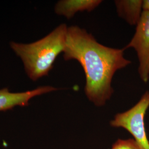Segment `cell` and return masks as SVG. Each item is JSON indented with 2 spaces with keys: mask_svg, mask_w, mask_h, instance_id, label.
<instances>
[{
  "mask_svg": "<svg viewBox=\"0 0 149 149\" xmlns=\"http://www.w3.org/2000/svg\"><path fill=\"white\" fill-rule=\"evenodd\" d=\"M124 50L99 43L85 28L68 27L64 60H76L82 66L85 76L86 96L96 107L104 106L111 98L114 74L132 63L125 58Z\"/></svg>",
  "mask_w": 149,
  "mask_h": 149,
  "instance_id": "6da1fadb",
  "label": "cell"
},
{
  "mask_svg": "<svg viewBox=\"0 0 149 149\" xmlns=\"http://www.w3.org/2000/svg\"><path fill=\"white\" fill-rule=\"evenodd\" d=\"M68 26L63 23L37 41L23 44L12 42L10 47L23 61L26 72L33 81L48 76L59 54L64 52Z\"/></svg>",
  "mask_w": 149,
  "mask_h": 149,
  "instance_id": "7a4b0ae2",
  "label": "cell"
},
{
  "mask_svg": "<svg viewBox=\"0 0 149 149\" xmlns=\"http://www.w3.org/2000/svg\"><path fill=\"white\" fill-rule=\"evenodd\" d=\"M149 108V91H146L133 107L119 113L110 122L114 128H122L128 131L134 139L144 149H149V141L145 126V117Z\"/></svg>",
  "mask_w": 149,
  "mask_h": 149,
  "instance_id": "3957f363",
  "label": "cell"
},
{
  "mask_svg": "<svg viewBox=\"0 0 149 149\" xmlns=\"http://www.w3.org/2000/svg\"><path fill=\"white\" fill-rule=\"evenodd\" d=\"M132 48L138 59V74L144 83L149 80V12L143 11L135 32L124 50Z\"/></svg>",
  "mask_w": 149,
  "mask_h": 149,
  "instance_id": "277c9868",
  "label": "cell"
},
{
  "mask_svg": "<svg viewBox=\"0 0 149 149\" xmlns=\"http://www.w3.org/2000/svg\"><path fill=\"white\" fill-rule=\"evenodd\" d=\"M59 88L52 86H43L34 90L22 92H11L8 88L0 90V111H6L16 106H27L34 97L40 96Z\"/></svg>",
  "mask_w": 149,
  "mask_h": 149,
  "instance_id": "5b68a950",
  "label": "cell"
},
{
  "mask_svg": "<svg viewBox=\"0 0 149 149\" xmlns=\"http://www.w3.org/2000/svg\"><path fill=\"white\" fill-rule=\"evenodd\" d=\"M102 2V0H61L55 5L54 11L58 15L70 19L79 12L94 11Z\"/></svg>",
  "mask_w": 149,
  "mask_h": 149,
  "instance_id": "8992f818",
  "label": "cell"
},
{
  "mask_svg": "<svg viewBox=\"0 0 149 149\" xmlns=\"http://www.w3.org/2000/svg\"><path fill=\"white\" fill-rule=\"evenodd\" d=\"M118 16L130 26H136L143 13V0H116Z\"/></svg>",
  "mask_w": 149,
  "mask_h": 149,
  "instance_id": "52a82bcc",
  "label": "cell"
},
{
  "mask_svg": "<svg viewBox=\"0 0 149 149\" xmlns=\"http://www.w3.org/2000/svg\"><path fill=\"white\" fill-rule=\"evenodd\" d=\"M111 149H144L134 139H118Z\"/></svg>",
  "mask_w": 149,
  "mask_h": 149,
  "instance_id": "ba28073f",
  "label": "cell"
},
{
  "mask_svg": "<svg viewBox=\"0 0 149 149\" xmlns=\"http://www.w3.org/2000/svg\"><path fill=\"white\" fill-rule=\"evenodd\" d=\"M143 11L149 12V0H143Z\"/></svg>",
  "mask_w": 149,
  "mask_h": 149,
  "instance_id": "9c48e42d",
  "label": "cell"
}]
</instances>
